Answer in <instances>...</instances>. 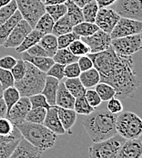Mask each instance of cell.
<instances>
[{"label":"cell","instance_id":"obj_6","mask_svg":"<svg viewBox=\"0 0 142 158\" xmlns=\"http://www.w3.org/2000/svg\"><path fill=\"white\" fill-rule=\"evenodd\" d=\"M125 141V138L116 134L105 141L94 143L88 148L89 158H117Z\"/></svg>","mask_w":142,"mask_h":158},{"label":"cell","instance_id":"obj_37","mask_svg":"<svg viewBox=\"0 0 142 158\" xmlns=\"http://www.w3.org/2000/svg\"><path fill=\"white\" fill-rule=\"evenodd\" d=\"M73 109L79 114L88 115L90 113H92L96 108H93L88 103L85 96H80V97H77L75 99V104H74V108Z\"/></svg>","mask_w":142,"mask_h":158},{"label":"cell","instance_id":"obj_21","mask_svg":"<svg viewBox=\"0 0 142 158\" xmlns=\"http://www.w3.org/2000/svg\"><path fill=\"white\" fill-rule=\"evenodd\" d=\"M58 115L66 132L71 134V128L74 127L77 120V113L74 109H67L57 106Z\"/></svg>","mask_w":142,"mask_h":158},{"label":"cell","instance_id":"obj_36","mask_svg":"<svg viewBox=\"0 0 142 158\" xmlns=\"http://www.w3.org/2000/svg\"><path fill=\"white\" fill-rule=\"evenodd\" d=\"M98 9H99V7L96 2V0L84 6L81 8L84 21L89 22V23H95V19H96V16L97 14Z\"/></svg>","mask_w":142,"mask_h":158},{"label":"cell","instance_id":"obj_18","mask_svg":"<svg viewBox=\"0 0 142 158\" xmlns=\"http://www.w3.org/2000/svg\"><path fill=\"white\" fill-rule=\"evenodd\" d=\"M75 99L76 98L66 88L64 83L59 82L58 91H57V95H56V106L58 107H62V108L73 109Z\"/></svg>","mask_w":142,"mask_h":158},{"label":"cell","instance_id":"obj_54","mask_svg":"<svg viewBox=\"0 0 142 158\" xmlns=\"http://www.w3.org/2000/svg\"><path fill=\"white\" fill-rule=\"evenodd\" d=\"M117 0H96L97 6L99 8H103V7H109L110 6H113L114 3Z\"/></svg>","mask_w":142,"mask_h":158},{"label":"cell","instance_id":"obj_30","mask_svg":"<svg viewBox=\"0 0 142 158\" xmlns=\"http://www.w3.org/2000/svg\"><path fill=\"white\" fill-rule=\"evenodd\" d=\"M54 24H55V22L51 18V16H49L47 12H45L37 20V24L34 27V29L41 32L43 35L51 34L52 30H53Z\"/></svg>","mask_w":142,"mask_h":158},{"label":"cell","instance_id":"obj_24","mask_svg":"<svg viewBox=\"0 0 142 158\" xmlns=\"http://www.w3.org/2000/svg\"><path fill=\"white\" fill-rule=\"evenodd\" d=\"M44 35L41 33V32L37 31L36 29H32L31 32L25 37V39L23 40V42L17 47L15 48L16 51V53L18 54H21L23 52H26L28 48H30L33 47L34 45L36 44H38V42L40 41L41 37L43 36Z\"/></svg>","mask_w":142,"mask_h":158},{"label":"cell","instance_id":"obj_2","mask_svg":"<svg viewBox=\"0 0 142 158\" xmlns=\"http://www.w3.org/2000/svg\"><path fill=\"white\" fill-rule=\"evenodd\" d=\"M117 115L107 108L95 109L89 114L85 115L82 124L93 143L105 141L117 134Z\"/></svg>","mask_w":142,"mask_h":158},{"label":"cell","instance_id":"obj_12","mask_svg":"<svg viewBox=\"0 0 142 158\" xmlns=\"http://www.w3.org/2000/svg\"><path fill=\"white\" fill-rule=\"evenodd\" d=\"M119 18L120 16L113 8L103 7L98 9L95 19V24L98 29L110 34Z\"/></svg>","mask_w":142,"mask_h":158},{"label":"cell","instance_id":"obj_56","mask_svg":"<svg viewBox=\"0 0 142 158\" xmlns=\"http://www.w3.org/2000/svg\"><path fill=\"white\" fill-rule=\"evenodd\" d=\"M67 0H45V6H51V5H59L65 4Z\"/></svg>","mask_w":142,"mask_h":158},{"label":"cell","instance_id":"obj_20","mask_svg":"<svg viewBox=\"0 0 142 158\" xmlns=\"http://www.w3.org/2000/svg\"><path fill=\"white\" fill-rule=\"evenodd\" d=\"M59 82L60 81H58V79L47 76L45 85L43 87L41 94L44 95V96L46 97L47 102L50 106H56V95H57V91H58Z\"/></svg>","mask_w":142,"mask_h":158},{"label":"cell","instance_id":"obj_26","mask_svg":"<svg viewBox=\"0 0 142 158\" xmlns=\"http://www.w3.org/2000/svg\"><path fill=\"white\" fill-rule=\"evenodd\" d=\"M38 44L47 51L49 57H53V56L58 49V37L52 33L44 35L41 37Z\"/></svg>","mask_w":142,"mask_h":158},{"label":"cell","instance_id":"obj_29","mask_svg":"<svg viewBox=\"0 0 142 158\" xmlns=\"http://www.w3.org/2000/svg\"><path fill=\"white\" fill-rule=\"evenodd\" d=\"M52 58L55 63L60 64L63 65H67L68 64L77 62L79 59V57L74 56L67 48L58 49Z\"/></svg>","mask_w":142,"mask_h":158},{"label":"cell","instance_id":"obj_34","mask_svg":"<svg viewBox=\"0 0 142 158\" xmlns=\"http://www.w3.org/2000/svg\"><path fill=\"white\" fill-rule=\"evenodd\" d=\"M47 110L44 107H34L31 108L29 112L28 113L25 121L29 122V123H34V124H43Z\"/></svg>","mask_w":142,"mask_h":158},{"label":"cell","instance_id":"obj_60","mask_svg":"<svg viewBox=\"0 0 142 158\" xmlns=\"http://www.w3.org/2000/svg\"><path fill=\"white\" fill-rule=\"evenodd\" d=\"M41 1H42V2H43V3H44V2H45V0H41Z\"/></svg>","mask_w":142,"mask_h":158},{"label":"cell","instance_id":"obj_43","mask_svg":"<svg viewBox=\"0 0 142 158\" xmlns=\"http://www.w3.org/2000/svg\"><path fill=\"white\" fill-rule=\"evenodd\" d=\"M26 63L25 61L21 58V59H17L16 60V64L13 66V68L10 70L13 77L15 79V81H19L24 77L25 74H26Z\"/></svg>","mask_w":142,"mask_h":158},{"label":"cell","instance_id":"obj_13","mask_svg":"<svg viewBox=\"0 0 142 158\" xmlns=\"http://www.w3.org/2000/svg\"><path fill=\"white\" fill-rule=\"evenodd\" d=\"M31 109V104L29 98L27 96H21L19 100L10 108L6 114L7 118L14 126H17L25 122V118L28 113Z\"/></svg>","mask_w":142,"mask_h":158},{"label":"cell","instance_id":"obj_23","mask_svg":"<svg viewBox=\"0 0 142 158\" xmlns=\"http://www.w3.org/2000/svg\"><path fill=\"white\" fill-rule=\"evenodd\" d=\"M79 78L86 89L93 88L100 82L99 73L95 67H92L87 71L81 72Z\"/></svg>","mask_w":142,"mask_h":158},{"label":"cell","instance_id":"obj_46","mask_svg":"<svg viewBox=\"0 0 142 158\" xmlns=\"http://www.w3.org/2000/svg\"><path fill=\"white\" fill-rule=\"evenodd\" d=\"M81 73V70L79 68L78 62L68 64L65 65L64 67V76L67 78H75L79 77Z\"/></svg>","mask_w":142,"mask_h":158},{"label":"cell","instance_id":"obj_41","mask_svg":"<svg viewBox=\"0 0 142 158\" xmlns=\"http://www.w3.org/2000/svg\"><path fill=\"white\" fill-rule=\"evenodd\" d=\"M58 37V48L61 49V48H67V47L75 40L79 39V35H77L74 32H69L67 34H64L61 35Z\"/></svg>","mask_w":142,"mask_h":158},{"label":"cell","instance_id":"obj_1","mask_svg":"<svg viewBox=\"0 0 142 158\" xmlns=\"http://www.w3.org/2000/svg\"><path fill=\"white\" fill-rule=\"evenodd\" d=\"M95 67L100 76V82L111 85L115 97L125 100L132 97L140 85L137 73L134 70L132 56H121L110 48L102 52L88 54Z\"/></svg>","mask_w":142,"mask_h":158},{"label":"cell","instance_id":"obj_35","mask_svg":"<svg viewBox=\"0 0 142 158\" xmlns=\"http://www.w3.org/2000/svg\"><path fill=\"white\" fill-rule=\"evenodd\" d=\"M67 49L76 56H88L90 53L89 48L88 47V45L83 42L80 38L77 39L75 41H73L68 47Z\"/></svg>","mask_w":142,"mask_h":158},{"label":"cell","instance_id":"obj_50","mask_svg":"<svg viewBox=\"0 0 142 158\" xmlns=\"http://www.w3.org/2000/svg\"><path fill=\"white\" fill-rule=\"evenodd\" d=\"M77 62H78V64H79L81 72L87 71V70H88V69H90V68L93 67L92 60L90 59V57H89L88 56H79Z\"/></svg>","mask_w":142,"mask_h":158},{"label":"cell","instance_id":"obj_28","mask_svg":"<svg viewBox=\"0 0 142 158\" xmlns=\"http://www.w3.org/2000/svg\"><path fill=\"white\" fill-rule=\"evenodd\" d=\"M65 4L67 6V15L69 16L73 26H76L84 21L81 8L78 6L72 0H67Z\"/></svg>","mask_w":142,"mask_h":158},{"label":"cell","instance_id":"obj_7","mask_svg":"<svg viewBox=\"0 0 142 158\" xmlns=\"http://www.w3.org/2000/svg\"><path fill=\"white\" fill-rule=\"evenodd\" d=\"M17 10L34 28L39 17L46 12V6L41 0H15Z\"/></svg>","mask_w":142,"mask_h":158},{"label":"cell","instance_id":"obj_5","mask_svg":"<svg viewBox=\"0 0 142 158\" xmlns=\"http://www.w3.org/2000/svg\"><path fill=\"white\" fill-rule=\"evenodd\" d=\"M116 129L117 134L126 140L140 138L142 134L141 118L135 113L122 111L117 115Z\"/></svg>","mask_w":142,"mask_h":158},{"label":"cell","instance_id":"obj_3","mask_svg":"<svg viewBox=\"0 0 142 158\" xmlns=\"http://www.w3.org/2000/svg\"><path fill=\"white\" fill-rule=\"evenodd\" d=\"M16 127L21 133L23 138L42 151L52 148L56 143L57 135L43 124H34L25 121Z\"/></svg>","mask_w":142,"mask_h":158},{"label":"cell","instance_id":"obj_48","mask_svg":"<svg viewBox=\"0 0 142 158\" xmlns=\"http://www.w3.org/2000/svg\"><path fill=\"white\" fill-rule=\"evenodd\" d=\"M15 127L7 118H0V135H11L14 132Z\"/></svg>","mask_w":142,"mask_h":158},{"label":"cell","instance_id":"obj_38","mask_svg":"<svg viewBox=\"0 0 142 158\" xmlns=\"http://www.w3.org/2000/svg\"><path fill=\"white\" fill-rule=\"evenodd\" d=\"M46 12L56 22L67 14V6L66 4L46 6Z\"/></svg>","mask_w":142,"mask_h":158},{"label":"cell","instance_id":"obj_58","mask_svg":"<svg viewBox=\"0 0 142 158\" xmlns=\"http://www.w3.org/2000/svg\"><path fill=\"white\" fill-rule=\"evenodd\" d=\"M10 2H11V0H0V7L6 6V5H7L8 3H10Z\"/></svg>","mask_w":142,"mask_h":158},{"label":"cell","instance_id":"obj_4","mask_svg":"<svg viewBox=\"0 0 142 158\" xmlns=\"http://www.w3.org/2000/svg\"><path fill=\"white\" fill-rule=\"evenodd\" d=\"M26 63V74L24 77L15 81L14 86L18 90L20 96L29 97L42 92L47 78V74L37 69L32 64L25 61Z\"/></svg>","mask_w":142,"mask_h":158},{"label":"cell","instance_id":"obj_32","mask_svg":"<svg viewBox=\"0 0 142 158\" xmlns=\"http://www.w3.org/2000/svg\"><path fill=\"white\" fill-rule=\"evenodd\" d=\"M20 97H21L20 94H19L18 90L16 89L15 86L7 87L3 91L2 99L4 100V102H5L6 106V110H7L6 113L10 110V108L19 100Z\"/></svg>","mask_w":142,"mask_h":158},{"label":"cell","instance_id":"obj_8","mask_svg":"<svg viewBox=\"0 0 142 158\" xmlns=\"http://www.w3.org/2000/svg\"><path fill=\"white\" fill-rule=\"evenodd\" d=\"M111 48L118 56H132L135 53L141 50V34L114 38L111 40Z\"/></svg>","mask_w":142,"mask_h":158},{"label":"cell","instance_id":"obj_9","mask_svg":"<svg viewBox=\"0 0 142 158\" xmlns=\"http://www.w3.org/2000/svg\"><path fill=\"white\" fill-rule=\"evenodd\" d=\"M142 32V22L140 20L121 17L118 19L115 27L110 34L112 39L124 37L127 35L141 34Z\"/></svg>","mask_w":142,"mask_h":158},{"label":"cell","instance_id":"obj_15","mask_svg":"<svg viewBox=\"0 0 142 158\" xmlns=\"http://www.w3.org/2000/svg\"><path fill=\"white\" fill-rule=\"evenodd\" d=\"M43 152L22 137L9 158H41Z\"/></svg>","mask_w":142,"mask_h":158},{"label":"cell","instance_id":"obj_51","mask_svg":"<svg viewBox=\"0 0 142 158\" xmlns=\"http://www.w3.org/2000/svg\"><path fill=\"white\" fill-rule=\"evenodd\" d=\"M16 60L17 59H16L12 56H6L4 57H1L0 58V68L11 70L13 68V66L16 64Z\"/></svg>","mask_w":142,"mask_h":158},{"label":"cell","instance_id":"obj_33","mask_svg":"<svg viewBox=\"0 0 142 158\" xmlns=\"http://www.w3.org/2000/svg\"><path fill=\"white\" fill-rule=\"evenodd\" d=\"M95 90L97 93V95H99L102 102H108L109 100L115 97L116 95L115 89L109 84H106V83L99 82L95 86Z\"/></svg>","mask_w":142,"mask_h":158},{"label":"cell","instance_id":"obj_31","mask_svg":"<svg viewBox=\"0 0 142 158\" xmlns=\"http://www.w3.org/2000/svg\"><path fill=\"white\" fill-rule=\"evenodd\" d=\"M97 30H98V27H97V25L95 23H89V22H86V21H83L78 25L74 26L73 29H72V31L74 32L77 35H79V37L91 35L92 34H94L95 32H97Z\"/></svg>","mask_w":142,"mask_h":158},{"label":"cell","instance_id":"obj_44","mask_svg":"<svg viewBox=\"0 0 142 158\" xmlns=\"http://www.w3.org/2000/svg\"><path fill=\"white\" fill-rule=\"evenodd\" d=\"M84 96H85L86 100L88 101V103L93 108L98 107V106L101 105V103H102V101H101L99 95H97V93L96 92V90H95V89H92V88L87 89Z\"/></svg>","mask_w":142,"mask_h":158},{"label":"cell","instance_id":"obj_45","mask_svg":"<svg viewBox=\"0 0 142 158\" xmlns=\"http://www.w3.org/2000/svg\"><path fill=\"white\" fill-rule=\"evenodd\" d=\"M28 98H29V101H30V104H31V108H34V107H44L46 109H48L50 107V106L48 105V103L47 102L46 97L41 93L31 95Z\"/></svg>","mask_w":142,"mask_h":158},{"label":"cell","instance_id":"obj_55","mask_svg":"<svg viewBox=\"0 0 142 158\" xmlns=\"http://www.w3.org/2000/svg\"><path fill=\"white\" fill-rule=\"evenodd\" d=\"M6 106L4 102V100L1 98L0 99V118L2 117H6Z\"/></svg>","mask_w":142,"mask_h":158},{"label":"cell","instance_id":"obj_22","mask_svg":"<svg viewBox=\"0 0 142 158\" xmlns=\"http://www.w3.org/2000/svg\"><path fill=\"white\" fill-rule=\"evenodd\" d=\"M23 17L21 16L20 12L16 10V13L11 16L8 20H6L5 23L0 25V46H3L5 41L6 40L9 34L14 29V27L16 26V24L22 20Z\"/></svg>","mask_w":142,"mask_h":158},{"label":"cell","instance_id":"obj_27","mask_svg":"<svg viewBox=\"0 0 142 158\" xmlns=\"http://www.w3.org/2000/svg\"><path fill=\"white\" fill-rule=\"evenodd\" d=\"M64 85H65L66 88L68 90V92L75 98L84 96L85 93H86V90H87L84 87V85H82V83L80 82L79 77L67 78L66 81L64 82Z\"/></svg>","mask_w":142,"mask_h":158},{"label":"cell","instance_id":"obj_10","mask_svg":"<svg viewBox=\"0 0 142 158\" xmlns=\"http://www.w3.org/2000/svg\"><path fill=\"white\" fill-rule=\"evenodd\" d=\"M113 9L121 17L141 21L142 0H117Z\"/></svg>","mask_w":142,"mask_h":158},{"label":"cell","instance_id":"obj_17","mask_svg":"<svg viewBox=\"0 0 142 158\" xmlns=\"http://www.w3.org/2000/svg\"><path fill=\"white\" fill-rule=\"evenodd\" d=\"M43 125L48 128L50 131L58 135H64L66 133L65 129L62 127V124L58 118L57 106H50L47 110V114L43 122Z\"/></svg>","mask_w":142,"mask_h":158},{"label":"cell","instance_id":"obj_52","mask_svg":"<svg viewBox=\"0 0 142 158\" xmlns=\"http://www.w3.org/2000/svg\"><path fill=\"white\" fill-rule=\"evenodd\" d=\"M26 52L28 54H29L30 56H48L49 57L47 51L42 48L39 44L34 45L33 47L28 48Z\"/></svg>","mask_w":142,"mask_h":158},{"label":"cell","instance_id":"obj_57","mask_svg":"<svg viewBox=\"0 0 142 158\" xmlns=\"http://www.w3.org/2000/svg\"><path fill=\"white\" fill-rule=\"evenodd\" d=\"M78 6H79L80 8H82L84 6H86L87 4L92 2V1H95V0H72Z\"/></svg>","mask_w":142,"mask_h":158},{"label":"cell","instance_id":"obj_53","mask_svg":"<svg viewBox=\"0 0 142 158\" xmlns=\"http://www.w3.org/2000/svg\"><path fill=\"white\" fill-rule=\"evenodd\" d=\"M23 136L21 135V133L19 132V130L17 129V127H15L14 129V132L11 135H0V143L3 142H7V141H11V140H14V139H21Z\"/></svg>","mask_w":142,"mask_h":158},{"label":"cell","instance_id":"obj_11","mask_svg":"<svg viewBox=\"0 0 142 158\" xmlns=\"http://www.w3.org/2000/svg\"><path fill=\"white\" fill-rule=\"evenodd\" d=\"M83 42H85L88 47L89 48L90 53L95 54L98 52H102L104 50H107L111 47V38L110 35L98 29L94 34L88 36L79 37Z\"/></svg>","mask_w":142,"mask_h":158},{"label":"cell","instance_id":"obj_16","mask_svg":"<svg viewBox=\"0 0 142 158\" xmlns=\"http://www.w3.org/2000/svg\"><path fill=\"white\" fill-rule=\"evenodd\" d=\"M142 143L140 138L126 140L117 158H141Z\"/></svg>","mask_w":142,"mask_h":158},{"label":"cell","instance_id":"obj_19","mask_svg":"<svg viewBox=\"0 0 142 158\" xmlns=\"http://www.w3.org/2000/svg\"><path fill=\"white\" fill-rule=\"evenodd\" d=\"M22 54V59L24 61H27L28 63L32 64L34 66H36L40 71L47 73L48 69L52 66V64L55 63L52 57L48 56H33L28 54L27 52H23Z\"/></svg>","mask_w":142,"mask_h":158},{"label":"cell","instance_id":"obj_25","mask_svg":"<svg viewBox=\"0 0 142 158\" xmlns=\"http://www.w3.org/2000/svg\"><path fill=\"white\" fill-rule=\"evenodd\" d=\"M73 24L69 18V16L67 14L61 18H59L58 21L55 22L54 27H53V30L52 34L55 35L56 36H59L64 34H67L69 32H72L73 29Z\"/></svg>","mask_w":142,"mask_h":158},{"label":"cell","instance_id":"obj_42","mask_svg":"<svg viewBox=\"0 0 142 158\" xmlns=\"http://www.w3.org/2000/svg\"><path fill=\"white\" fill-rule=\"evenodd\" d=\"M0 84L4 90L7 87L14 86L15 79L10 70L0 68Z\"/></svg>","mask_w":142,"mask_h":158},{"label":"cell","instance_id":"obj_49","mask_svg":"<svg viewBox=\"0 0 142 158\" xmlns=\"http://www.w3.org/2000/svg\"><path fill=\"white\" fill-rule=\"evenodd\" d=\"M107 109L112 114H119L120 112L123 111V105L121 103V100H119L117 97H113L110 100L108 101L107 105Z\"/></svg>","mask_w":142,"mask_h":158},{"label":"cell","instance_id":"obj_39","mask_svg":"<svg viewBox=\"0 0 142 158\" xmlns=\"http://www.w3.org/2000/svg\"><path fill=\"white\" fill-rule=\"evenodd\" d=\"M17 10V6L15 0H11L6 6L0 7V25L5 23L13 16Z\"/></svg>","mask_w":142,"mask_h":158},{"label":"cell","instance_id":"obj_47","mask_svg":"<svg viewBox=\"0 0 142 158\" xmlns=\"http://www.w3.org/2000/svg\"><path fill=\"white\" fill-rule=\"evenodd\" d=\"M64 67H65V65H63V64L54 63L52 64V66L48 69V71L46 74L48 77H52L54 78L58 79V81H61L65 77V76H64Z\"/></svg>","mask_w":142,"mask_h":158},{"label":"cell","instance_id":"obj_40","mask_svg":"<svg viewBox=\"0 0 142 158\" xmlns=\"http://www.w3.org/2000/svg\"><path fill=\"white\" fill-rule=\"evenodd\" d=\"M20 139L0 143V158H9Z\"/></svg>","mask_w":142,"mask_h":158},{"label":"cell","instance_id":"obj_14","mask_svg":"<svg viewBox=\"0 0 142 158\" xmlns=\"http://www.w3.org/2000/svg\"><path fill=\"white\" fill-rule=\"evenodd\" d=\"M33 29L31 26L25 20H20L7 36L3 47L5 48H16Z\"/></svg>","mask_w":142,"mask_h":158},{"label":"cell","instance_id":"obj_59","mask_svg":"<svg viewBox=\"0 0 142 158\" xmlns=\"http://www.w3.org/2000/svg\"><path fill=\"white\" fill-rule=\"evenodd\" d=\"M3 91H4V89L2 88V85H1V84H0V99H1L2 96H3Z\"/></svg>","mask_w":142,"mask_h":158}]
</instances>
